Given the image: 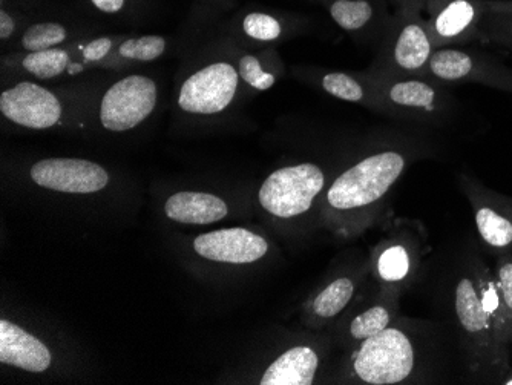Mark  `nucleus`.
<instances>
[{
  "mask_svg": "<svg viewBox=\"0 0 512 385\" xmlns=\"http://www.w3.org/2000/svg\"><path fill=\"white\" fill-rule=\"evenodd\" d=\"M408 163L410 158L401 149H382L342 172L325 192L335 228L342 235H359L373 226Z\"/></svg>",
  "mask_w": 512,
  "mask_h": 385,
  "instance_id": "obj_3",
  "label": "nucleus"
},
{
  "mask_svg": "<svg viewBox=\"0 0 512 385\" xmlns=\"http://www.w3.org/2000/svg\"><path fill=\"white\" fill-rule=\"evenodd\" d=\"M462 362L445 324L398 318L353 349L350 373L365 385L433 384L450 381Z\"/></svg>",
  "mask_w": 512,
  "mask_h": 385,
  "instance_id": "obj_1",
  "label": "nucleus"
},
{
  "mask_svg": "<svg viewBox=\"0 0 512 385\" xmlns=\"http://www.w3.org/2000/svg\"><path fill=\"white\" fill-rule=\"evenodd\" d=\"M0 111L16 125L30 129H46L56 125L62 116V106L51 91L22 82L0 96Z\"/></svg>",
  "mask_w": 512,
  "mask_h": 385,
  "instance_id": "obj_12",
  "label": "nucleus"
},
{
  "mask_svg": "<svg viewBox=\"0 0 512 385\" xmlns=\"http://www.w3.org/2000/svg\"><path fill=\"white\" fill-rule=\"evenodd\" d=\"M14 31V20L11 19L10 14L2 11L0 13V37L8 39Z\"/></svg>",
  "mask_w": 512,
  "mask_h": 385,
  "instance_id": "obj_33",
  "label": "nucleus"
},
{
  "mask_svg": "<svg viewBox=\"0 0 512 385\" xmlns=\"http://www.w3.org/2000/svg\"><path fill=\"white\" fill-rule=\"evenodd\" d=\"M460 188L473 209L480 246L493 257L512 252V198L467 174L460 175Z\"/></svg>",
  "mask_w": 512,
  "mask_h": 385,
  "instance_id": "obj_5",
  "label": "nucleus"
},
{
  "mask_svg": "<svg viewBox=\"0 0 512 385\" xmlns=\"http://www.w3.org/2000/svg\"><path fill=\"white\" fill-rule=\"evenodd\" d=\"M325 188V174L315 163L276 169L261 185V208L278 220H295L312 211Z\"/></svg>",
  "mask_w": 512,
  "mask_h": 385,
  "instance_id": "obj_4",
  "label": "nucleus"
},
{
  "mask_svg": "<svg viewBox=\"0 0 512 385\" xmlns=\"http://www.w3.org/2000/svg\"><path fill=\"white\" fill-rule=\"evenodd\" d=\"M488 13V2L482 0H450L434 14L430 30L436 48L453 42H465L480 36V24Z\"/></svg>",
  "mask_w": 512,
  "mask_h": 385,
  "instance_id": "obj_14",
  "label": "nucleus"
},
{
  "mask_svg": "<svg viewBox=\"0 0 512 385\" xmlns=\"http://www.w3.org/2000/svg\"><path fill=\"white\" fill-rule=\"evenodd\" d=\"M48 347L22 327L0 321V362L25 372L42 373L51 367Z\"/></svg>",
  "mask_w": 512,
  "mask_h": 385,
  "instance_id": "obj_16",
  "label": "nucleus"
},
{
  "mask_svg": "<svg viewBox=\"0 0 512 385\" xmlns=\"http://www.w3.org/2000/svg\"><path fill=\"white\" fill-rule=\"evenodd\" d=\"M165 212L171 220L181 224H212L229 214L226 201L204 192H178L168 198Z\"/></svg>",
  "mask_w": 512,
  "mask_h": 385,
  "instance_id": "obj_19",
  "label": "nucleus"
},
{
  "mask_svg": "<svg viewBox=\"0 0 512 385\" xmlns=\"http://www.w3.org/2000/svg\"><path fill=\"white\" fill-rule=\"evenodd\" d=\"M77 71H82V66H80V65H71L68 68V73L69 74L77 73Z\"/></svg>",
  "mask_w": 512,
  "mask_h": 385,
  "instance_id": "obj_36",
  "label": "nucleus"
},
{
  "mask_svg": "<svg viewBox=\"0 0 512 385\" xmlns=\"http://www.w3.org/2000/svg\"><path fill=\"white\" fill-rule=\"evenodd\" d=\"M502 385H512V366L509 372L506 373L505 378H503Z\"/></svg>",
  "mask_w": 512,
  "mask_h": 385,
  "instance_id": "obj_35",
  "label": "nucleus"
},
{
  "mask_svg": "<svg viewBox=\"0 0 512 385\" xmlns=\"http://www.w3.org/2000/svg\"><path fill=\"white\" fill-rule=\"evenodd\" d=\"M497 60L479 51L437 48L425 68L424 77L439 83H482Z\"/></svg>",
  "mask_w": 512,
  "mask_h": 385,
  "instance_id": "obj_15",
  "label": "nucleus"
},
{
  "mask_svg": "<svg viewBox=\"0 0 512 385\" xmlns=\"http://www.w3.org/2000/svg\"><path fill=\"white\" fill-rule=\"evenodd\" d=\"M34 183L65 194H94L108 186L102 166L80 158H46L31 168Z\"/></svg>",
  "mask_w": 512,
  "mask_h": 385,
  "instance_id": "obj_11",
  "label": "nucleus"
},
{
  "mask_svg": "<svg viewBox=\"0 0 512 385\" xmlns=\"http://www.w3.org/2000/svg\"><path fill=\"white\" fill-rule=\"evenodd\" d=\"M436 43L421 20H401L385 39L378 59L382 76L424 77L425 68L436 51Z\"/></svg>",
  "mask_w": 512,
  "mask_h": 385,
  "instance_id": "obj_7",
  "label": "nucleus"
},
{
  "mask_svg": "<svg viewBox=\"0 0 512 385\" xmlns=\"http://www.w3.org/2000/svg\"><path fill=\"white\" fill-rule=\"evenodd\" d=\"M482 85L512 93V70H509L502 62L497 60L496 65L493 66V70L483 79Z\"/></svg>",
  "mask_w": 512,
  "mask_h": 385,
  "instance_id": "obj_30",
  "label": "nucleus"
},
{
  "mask_svg": "<svg viewBox=\"0 0 512 385\" xmlns=\"http://www.w3.org/2000/svg\"><path fill=\"white\" fill-rule=\"evenodd\" d=\"M322 88L327 93L332 94L336 99L345 100V102L364 103V105L373 106L381 112H390L385 105L382 97L379 96L375 86L364 85L353 76L344 73H329L322 77Z\"/></svg>",
  "mask_w": 512,
  "mask_h": 385,
  "instance_id": "obj_21",
  "label": "nucleus"
},
{
  "mask_svg": "<svg viewBox=\"0 0 512 385\" xmlns=\"http://www.w3.org/2000/svg\"><path fill=\"white\" fill-rule=\"evenodd\" d=\"M23 68L39 79H53L68 68L69 56L62 50L34 51L23 59Z\"/></svg>",
  "mask_w": 512,
  "mask_h": 385,
  "instance_id": "obj_23",
  "label": "nucleus"
},
{
  "mask_svg": "<svg viewBox=\"0 0 512 385\" xmlns=\"http://www.w3.org/2000/svg\"><path fill=\"white\" fill-rule=\"evenodd\" d=\"M401 293L379 289L375 297L364 304L359 312L350 318L345 329V338L353 347L367 341L390 327L399 318Z\"/></svg>",
  "mask_w": 512,
  "mask_h": 385,
  "instance_id": "obj_17",
  "label": "nucleus"
},
{
  "mask_svg": "<svg viewBox=\"0 0 512 385\" xmlns=\"http://www.w3.org/2000/svg\"><path fill=\"white\" fill-rule=\"evenodd\" d=\"M66 39V31L59 24H37L28 28L23 36V48L28 51L51 50Z\"/></svg>",
  "mask_w": 512,
  "mask_h": 385,
  "instance_id": "obj_25",
  "label": "nucleus"
},
{
  "mask_svg": "<svg viewBox=\"0 0 512 385\" xmlns=\"http://www.w3.org/2000/svg\"><path fill=\"white\" fill-rule=\"evenodd\" d=\"M330 14L339 27L347 31L364 28L373 17V7L367 0H336Z\"/></svg>",
  "mask_w": 512,
  "mask_h": 385,
  "instance_id": "obj_24",
  "label": "nucleus"
},
{
  "mask_svg": "<svg viewBox=\"0 0 512 385\" xmlns=\"http://www.w3.org/2000/svg\"><path fill=\"white\" fill-rule=\"evenodd\" d=\"M111 45V39H108V37L92 40L91 43L86 45L85 50H83L85 59L88 60V62H96V60L103 59V57L109 53V50H111Z\"/></svg>",
  "mask_w": 512,
  "mask_h": 385,
  "instance_id": "obj_31",
  "label": "nucleus"
},
{
  "mask_svg": "<svg viewBox=\"0 0 512 385\" xmlns=\"http://www.w3.org/2000/svg\"><path fill=\"white\" fill-rule=\"evenodd\" d=\"M368 272H364L359 277H356V275H342V277L330 281L324 289L319 290L316 297L310 301L309 312L313 320L316 323L318 321H330L341 315L355 300L361 277H365Z\"/></svg>",
  "mask_w": 512,
  "mask_h": 385,
  "instance_id": "obj_20",
  "label": "nucleus"
},
{
  "mask_svg": "<svg viewBox=\"0 0 512 385\" xmlns=\"http://www.w3.org/2000/svg\"><path fill=\"white\" fill-rule=\"evenodd\" d=\"M379 96L390 109L391 114L401 112L402 116L440 117L448 116L453 108V97L442 83L428 77H394L375 74L371 76Z\"/></svg>",
  "mask_w": 512,
  "mask_h": 385,
  "instance_id": "obj_6",
  "label": "nucleus"
},
{
  "mask_svg": "<svg viewBox=\"0 0 512 385\" xmlns=\"http://www.w3.org/2000/svg\"><path fill=\"white\" fill-rule=\"evenodd\" d=\"M476 254V247L463 246L445 263L439 290L444 324L456 344L463 381L502 384L511 369V349L500 341L480 298Z\"/></svg>",
  "mask_w": 512,
  "mask_h": 385,
  "instance_id": "obj_2",
  "label": "nucleus"
},
{
  "mask_svg": "<svg viewBox=\"0 0 512 385\" xmlns=\"http://www.w3.org/2000/svg\"><path fill=\"white\" fill-rule=\"evenodd\" d=\"M488 10L496 11V13H512V0L488 2Z\"/></svg>",
  "mask_w": 512,
  "mask_h": 385,
  "instance_id": "obj_34",
  "label": "nucleus"
},
{
  "mask_svg": "<svg viewBox=\"0 0 512 385\" xmlns=\"http://www.w3.org/2000/svg\"><path fill=\"white\" fill-rule=\"evenodd\" d=\"M319 370V355L310 346H293L270 362L258 384L312 385Z\"/></svg>",
  "mask_w": 512,
  "mask_h": 385,
  "instance_id": "obj_18",
  "label": "nucleus"
},
{
  "mask_svg": "<svg viewBox=\"0 0 512 385\" xmlns=\"http://www.w3.org/2000/svg\"><path fill=\"white\" fill-rule=\"evenodd\" d=\"M421 243L411 232L399 231L379 241L370 255V274L379 289L404 295L421 266Z\"/></svg>",
  "mask_w": 512,
  "mask_h": 385,
  "instance_id": "obj_8",
  "label": "nucleus"
},
{
  "mask_svg": "<svg viewBox=\"0 0 512 385\" xmlns=\"http://www.w3.org/2000/svg\"><path fill=\"white\" fill-rule=\"evenodd\" d=\"M165 48L166 42L163 37L145 36L140 37V39L126 40L120 47V54L126 59L149 62V60H155L165 53Z\"/></svg>",
  "mask_w": 512,
  "mask_h": 385,
  "instance_id": "obj_27",
  "label": "nucleus"
},
{
  "mask_svg": "<svg viewBox=\"0 0 512 385\" xmlns=\"http://www.w3.org/2000/svg\"><path fill=\"white\" fill-rule=\"evenodd\" d=\"M240 74L230 63H214L189 77L181 86L178 105L192 114L211 116L224 111L237 94Z\"/></svg>",
  "mask_w": 512,
  "mask_h": 385,
  "instance_id": "obj_10",
  "label": "nucleus"
},
{
  "mask_svg": "<svg viewBox=\"0 0 512 385\" xmlns=\"http://www.w3.org/2000/svg\"><path fill=\"white\" fill-rule=\"evenodd\" d=\"M99 10L105 11V13H117L122 10L125 0H92Z\"/></svg>",
  "mask_w": 512,
  "mask_h": 385,
  "instance_id": "obj_32",
  "label": "nucleus"
},
{
  "mask_svg": "<svg viewBox=\"0 0 512 385\" xmlns=\"http://www.w3.org/2000/svg\"><path fill=\"white\" fill-rule=\"evenodd\" d=\"M194 249L206 260L243 266L263 260L269 254L270 244L263 235L249 229L229 228L198 235Z\"/></svg>",
  "mask_w": 512,
  "mask_h": 385,
  "instance_id": "obj_13",
  "label": "nucleus"
},
{
  "mask_svg": "<svg viewBox=\"0 0 512 385\" xmlns=\"http://www.w3.org/2000/svg\"><path fill=\"white\" fill-rule=\"evenodd\" d=\"M480 36L512 50V13L488 10L480 24Z\"/></svg>",
  "mask_w": 512,
  "mask_h": 385,
  "instance_id": "obj_26",
  "label": "nucleus"
},
{
  "mask_svg": "<svg viewBox=\"0 0 512 385\" xmlns=\"http://www.w3.org/2000/svg\"><path fill=\"white\" fill-rule=\"evenodd\" d=\"M494 280L499 289L500 303L505 316V338L512 346V252L496 257L493 269Z\"/></svg>",
  "mask_w": 512,
  "mask_h": 385,
  "instance_id": "obj_22",
  "label": "nucleus"
},
{
  "mask_svg": "<svg viewBox=\"0 0 512 385\" xmlns=\"http://www.w3.org/2000/svg\"><path fill=\"white\" fill-rule=\"evenodd\" d=\"M157 105V85L145 76H129L106 91L100 120L109 131L123 132L145 122Z\"/></svg>",
  "mask_w": 512,
  "mask_h": 385,
  "instance_id": "obj_9",
  "label": "nucleus"
},
{
  "mask_svg": "<svg viewBox=\"0 0 512 385\" xmlns=\"http://www.w3.org/2000/svg\"><path fill=\"white\" fill-rule=\"evenodd\" d=\"M243 30L247 36L261 40V42H272V40L279 39L283 33V27L278 20L264 13L247 14L243 22Z\"/></svg>",
  "mask_w": 512,
  "mask_h": 385,
  "instance_id": "obj_28",
  "label": "nucleus"
},
{
  "mask_svg": "<svg viewBox=\"0 0 512 385\" xmlns=\"http://www.w3.org/2000/svg\"><path fill=\"white\" fill-rule=\"evenodd\" d=\"M238 74L241 79L252 86V88L258 89V91H267L275 85L276 77L275 74L269 73L264 70L263 63L260 59L255 56H244L241 57L240 63H238Z\"/></svg>",
  "mask_w": 512,
  "mask_h": 385,
  "instance_id": "obj_29",
  "label": "nucleus"
}]
</instances>
